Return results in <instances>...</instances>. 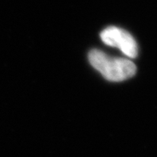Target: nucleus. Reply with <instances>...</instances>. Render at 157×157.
Instances as JSON below:
<instances>
[{
	"label": "nucleus",
	"instance_id": "obj_1",
	"mask_svg": "<svg viewBox=\"0 0 157 157\" xmlns=\"http://www.w3.org/2000/svg\"><path fill=\"white\" fill-rule=\"evenodd\" d=\"M90 64L110 81H122L133 77L135 65L129 59L108 56L100 50H91L88 54Z\"/></svg>",
	"mask_w": 157,
	"mask_h": 157
},
{
	"label": "nucleus",
	"instance_id": "obj_2",
	"mask_svg": "<svg viewBox=\"0 0 157 157\" xmlns=\"http://www.w3.org/2000/svg\"><path fill=\"white\" fill-rule=\"evenodd\" d=\"M101 40L107 45L118 47L125 55L129 58H136L138 46L135 39L128 32L115 26L105 29L101 33Z\"/></svg>",
	"mask_w": 157,
	"mask_h": 157
}]
</instances>
